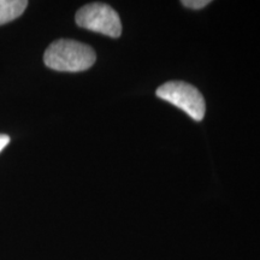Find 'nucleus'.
<instances>
[{"mask_svg": "<svg viewBox=\"0 0 260 260\" xmlns=\"http://www.w3.org/2000/svg\"><path fill=\"white\" fill-rule=\"evenodd\" d=\"M96 60V54L88 45L59 39L45 51L44 61L47 68L63 73H80L88 70Z\"/></svg>", "mask_w": 260, "mask_h": 260, "instance_id": "f257e3e1", "label": "nucleus"}, {"mask_svg": "<svg viewBox=\"0 0 260 260\" xmlns=\"http://www.w3.org/2000/svg\"><path fill=\"white\" fill-rule=\"evenodd\" d=\"M155 94L160 99L181 109L194 121H203L206 112V104L203 94L191 84L182 81H170L161 84Z\"/></svg>", "mask_w": 260, "mask_h": 260, "instance_id": "f03ea898", "label": "nucleus"}, {"mask_svg": "<svg viewBox=\"0 0 260 260\" xmlns=\"http://www.w3.org/2000/svg\"><path fill=\"white\" fill-rule=\"evenodd\" d=\"M75 21L79 27L100 32L110 38H119L122 34L121 18L110 5L92 3L76 12Z\"/></svg>", "mask_w": 260, "mask_h": 260, "instance_id": "7ed1b4c3", "label": "nucleus"}, {"mask_svg": "<svg viewBox=\"0 0 260 260\" xmlns=\"http://www.w3.org/2000/svg\"><path fill=\"white\" fill-rule=\"evenodd\" d=\"M27 6L25 0H0V25L18 18Z\"/></svg>", "mask_w": 260, "mask_h": 260, "instance_id": "20e7f679", "label": "nucleus"}, {"mask_svg": "<svg viewBox=\"0 0 260 260\" xmlns=\"http://www.w3.org/2000/svg\"><path fill=\"white\" fill-rule=\"evenodd\" d=\"M209 4H211L210 0H183L182 2V5L193 10H200Z\"/></svg>", "mask_w": 260, "mask_h": 260, "instance_id": "39448f33", "label": "nucleus"}, {"mask_svg": "<svg viewBox=\"0 0 260 260\" xmlns=\"http://www.w3.org/2000/svg\"><path fill=\"white\" fill-rule=\"evenodd\" d=\"M10 144V136L6 134H0V152Z\"/></svg>", "mask_w": 260, "mask_h": 260, "instance_id": "423d86ee", "label": "nucleus"}]
</instances>
